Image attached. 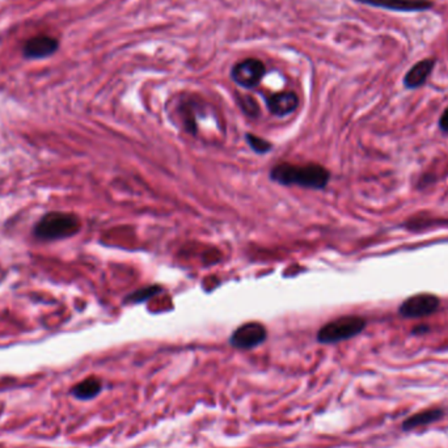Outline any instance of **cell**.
Returning <instances> with one entry per match:
<instances>
[{
  "label": "cell",
  "instance_id": "cell-9",
  "mask_svg": "<svg viewBox=\"0 0 448 448\" xmlns=\"http://www.w3.org/2000/svg\"><path fill=\"white\" fill-rule=\"evenodd\" d=\"M58 49V41L49 36H38L29 40L24 46V54L28 58H45L54 54Z\"/></svg>",
  "mask_w": 448,
  "mask_h": 448
},
{
  "label": "cell",
  "instance_id": "cell-10",
  "mask_svg": "<svg viewBox=\"0 0 448 448\" xmlns=\"http://www.w3.org/2000/svg\"><path fill=\"white\" fill-rule=\"evenodd\" d=\"M434 66H435V61L430 59V58L423 59L421 62L414 64L412 68L405 75L404 85L406 88H409V90H414V88L421 87L428 80V78L430 76Z\"/></svg>",
  "mask_w": 448,
  "mask_h": 448
},
{
  "label": "cell",
  "instance_id": "cell-2",
  "mask_svg": "<svg viewBox=\"0 0 448 448\" xmlns=\"http://www.w3.org/2000/svg\"><path fill=\"white\" fill-rule=\"evenodd\" d=\"M79 229L80 220L73 214L49 212L38 222L35 234L42 240H58L73 236Z\"/></svg>",
  "mask_w": 448,
  "mask_h": 448
},
{
  "label": "cell",
  "instance_id": "cell-6",
  "mask_svg": "<svg viewBox=\"0 0 448 448\" xmlns=\"http://www.w3.org/2000/svg\"><path fill=\"white\" fill-rule=\"evenodd\" d=\"M440 307L438 296L432 293H417L408 298L400 307V313L408 319H420L432 315Z\"/></svg>",
  "mask_w": 448,
  "mask_h": 448
},
{
  "label": "cell",
  "instance_id": "cell-15",
  "mask_svg": "<svg viewBox=\"0 0 448 448\" xmlns=\"http://www.w3.org/2000/svg\"><path fill=\"white\" fill-rule=\"evenodd\" d=\"M240 105H241V108L247 113L248 116H252V117L258 116V111H260L258 105L252 97H243L241 101H240Z\"/></svg>",
  "mask_w": 448,
  "mask_h": 448
},
{
  "label": "cell",
  "instance_id": "cell-11",
  "mask_svg": "<svg viewBox=\"0 0 448 448\" xmlns=\"http://www.w3.org/2000/svg\"><path fill=\"white\" fill-rule=\"evenodd\" d=\"M444 416V411L440 408L435 409H425L422 412L416 413L406 418L403 423L404 430H413L417 428H422L426 425H431L434 422L440 421V418Z\"/></svg>",
  "mask_w": 448,
  "mask_h": 448
},
{
  "label": "cell",
  "instance_id": "cell-14",
  "mask_svg": "<svg viewBox=\"0 0 448 448\" xmlns=\"http://www.w3.org/2000/svg\"><path fill=\"white\" fill-rule=\"evenodd\" d=\"M246 138L249 147L257 154H266L272 150V143L262 138L257 137L255 134H247Z\"/></svg>",
  "mask_w": 448,
  "mask_h": 448
},
{
  "label": "cell",
  "instance_id": "cell-12",
  "mask_svg": "<svg viewBox=\"0 0 448 448\" xmlns=\"http://www.w3.org/2000/svg\"><path fill=\"white\" fill-rule=\"evenodd\" d=\"M101 389H102V385L100 380L97 377L91 376L75 385L71 389V394L78 400H91L100 394Z\"/></svg>",
  "mask_w": 448,
  "mask_h": 448
},
{
  "label": "cell",
  "instance_id": "cell-13",
  "mask_svg": "<svg viewBox=\"0 0 448 448\" xmlns=\"http://www.w3.org/2000/svg\"><path fill=\"white\" fill-rule=\"evenodd\" d=\"M160 293H162V287L160 286H147V287L139 289L137 291L130 293L126 298V303H131V304L145 303Z\"/></svg>",
  "mask_w": 448,
  "mask_h": 448
},
{
  "label": "cell",
  "instance_id": "cell-7",
  "mask_svg": "<svg viewBox=\"0 0 448 448\" xmlns=\"http://www.w3.org/2000/svg\"><path fill=\"white\" fill-rule=\"evenodd\" d=\"M373 7L397 11V12H422L432 7L431 0H358Z\"/></svg>",
  "mask_w": 448,
  "mask_h": 448
},
{
  "label": "cell",
  "instance_id": "cell-5",
  "mask_svg": "<svg viewBox=\"0 0 448 448\" xmlns=\"http://www.w3.org/2000/svg\"><path fill=\"white\" fill-rule=\"evenodd\" d=\"M265 75V66L255 58H248L234 66L231 71L232 80L244 88H255Z\"/></svg>",
  "mask_w": 448,
  "mask_h": 448
},
{
  "label": "cell",
  "instance_id": "cell-8",
  "mask_svg": "<svg viewBox=\"0 0 448 448\" xmlns=\"http://www.w3.org/2000/svg\"><path fill=\"white\" fill-rule=\"evenodd\" d=\"M266 104L272 114L277 117H286L296 110L299 99L293 92H279L270 96Z\"/></svg>",
  "mask_w": 448,
  "mask_h": 448
},
{
  "label": "cell",
  "instance_id": "cell-16",
  "mask_svg": "<svg viewBox=\"0 0 448 448\" xmlns=\"http://www.w3.org/2000/svg\"><path fill=\"white\" fill-rule=\"evenodd\" d=\"M440 126L442 128V131L448 133V108L443 111V114L440 117Z\"/></svg>",
  "mask_w": 448,
  "mask_h": 448
},
{
  "label": "cell",
  "instance_id": "cell-4",
  "mask_svg": "<svg viewBox=\"0 0 448 448\" xmlns=\"http://www.w3.org/2000/svg\"><path fill=\"white\" fill-rule=\"evenodd\" d=\"M266 337L267 332L265 327L260 322L252 321L240 325L238 329L231 334L229 344L231 346L240 350H249L264 344Z\"/></svg>",
  "mask_w": 448,
  "mask_h": 448
},
{
  "label": "cell",
  "instance_id": "cell-1",
  "mask_svg": "<svg viewBox=\"0 0 448 448\" xmlns=\"http://www.w3.org/2000/svg\"><path fill=\"white\" fill-rule=\"evenodd\" d=\"M270 178L281 185H298L307 189H324L329 183L330 174L322 165H295L281 163L275 165L270 172Z\"/></svg>",
  "mask_w": 448,
  "mask_h": 448
},
{
  "label": "cell",
  "instance_id": "cell-3",
  "mask_svg": "<svg viewBox=\"0 0 448 448\" xmlns=\"http://www.w3.org/2000/svg\"><path fill=\"white\" fill-rule=\"evenodd\" d=\"M366 328V320L359 316H342L325 324L317 333L320 344H337L353 339Z\"/></svg>",
  "mask_w": 448,
  "mask_h": 448
}]
</instances>
